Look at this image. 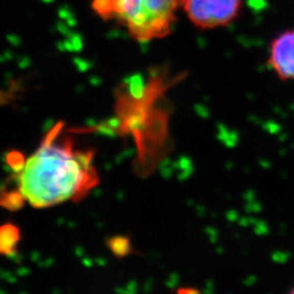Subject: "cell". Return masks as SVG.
Wrapping results in <instances>:
<instances>
[{"instance_id": "5b68a950", "label": "cell", "mask_w": 294, "mask_h": 294, "mask_svg": "<svg viewBox=\"0 0 294 294\" xmlns=\"http://www.w3.org/2000/svg\"><path fill=\"white\" fill-rule=\"evenodd\" d=\"M13 98V91L9 90V91H5V90H0V106L6 105L9 102L10 100H12Z\"/></svg>"}, {"instance_id": "3957f363", "label": "cell", "mask_w": 294, "mask_h": 294, "mask_svg": "<svg viewBox=\"0 0 294 294\" xmlns=\"http://www.w3.org/2000/svg\"><path fill=\"white\" fill-rule=\"evenodd\" d=\"M243 0H182L189 21L200 30H213L231 24L237 18Z\"/></svg>"}, {"instance_id": "7a4b0ae2", "label": "cell", "mask_w": 294, "mask_h": 294, "mask_svg": "<svg viewBox=\"0 0 294 294\" xmlns=\"http://www.w3.org/2000/svg\"><path fill=\"white\" fill-rule=\"evenodd\" d=\"M182 0H93L92 9L104 21L123 26L139 43L170 34Z\"/></svg>"}, {"instance_id": "6da1fadb", "label": "cell", "mask_w": 294, "mask_h": 294, "mask_svg": "<svg viewBox=\"0 0 294 294\" xmlns=\"http://www.w3.org/2000/svg\"><path fill=\"white\" fill-rule=\"evenodd\" d=\"M58 122L46 133L35 152L22 162L13 177L14 189L0 196L14 208L28 204L48 208L78 202L99 184L92 149L78 148Z\"/></svg>"}, {"instance_id": "8992f818", "label": "cell", "mask_w": 294, "mask_h": 294, "mask_svg": "<svg viewBox=\"0 0 294 294\" xmlns=\"http://www.w3.org/2000/svg\"><path fill=\"white\" fill-rule=\"evenodd\" d=\"M288 294H294V284H293V287L291 288V290L288 292Z\"/></svg>"}, {"instance_id": "277c9868", "label": "cell", "mask_w": 294, "mask_h": 294, "mask_svg": "<svg viewBox=\"0 0 294 294\" xmlns=\"http://www.w3.org/2000/svg\"><path fill=\"white\" fill-rule=\"evenodd\" d=\"M267 66L280 81H294V29L281 32L270 42Z\"/></svg>"}]
</instances>
